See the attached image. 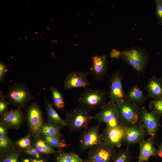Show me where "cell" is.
I'll return each mask as SVG.
<instances>
[{
	"label": "cell",
	"mask_w": 162,
	"mask_h": 162,
	"mask_svg": "<svg viewBox=\"0 0 162 162\" xmlns=\"http://www.w3.org/2000/svg\"><path fill=\"white\" fill-rule=\"evenodd\" d=\"M123 62L131 66L139 76H143L150 57L146 50L140 46H132L121 51Z\"/></svg>",
	"instance_id": "6da1fadb"
},
{
	"label": "cell",
	"mask_w": 162,
	"mask_h": 162,
	"mask_svg": "<svg viewBox=\"0 0 162 162\" xmlns=\"http://www.w3.org/2000/svg\"><path fill=\"white\" fill-rule=\"evenodd\" d=\"M108 93L100 88L86 89L78 98L80 106L88 112L101 108L106 103Z\"/></svg>",
	"instance_id": "7a4b0ae2"
},
{
	"label": "cell",
	"mask_w": 162,
	"mask_h": 162,
	"mask_svg": "<svg viewBox=\"0 0 162 162\" xmlns=\"http://www.w3.org/2000/svg\"><path fill=\"white\" fill-rule=\"evenodd\" d=\"M115 104L123 124L129 126L139 124L142 115V108L140 106L125 99Z\"/></svg>",
	"instance_id": "3957f363"
},
{
	"label": "cell",
	"mask_w": 162,
	"mask_h": 162,
	"mask_svg": "<svg viewBox=\"0 0 162 162\" xmlns=\"http://www.w3.org/2000/svg\"><path fill=\"white\" fill-rule=\"evenodd\" d=\"M6 97L10 104L20 107L25 106L33 98L26 83L16 82L8 87Z\"/></svg>",
	"instance_id": "277c9868"
},
{
	"label": "cell",
	"mask_w": 162,
	"mask_h": 162,
	"mask_svg": "<svg viewBox=\"0 0 162 162\" xmlns=\"http://www.w3.org/2000/svg\"><path fill=\"white\" fill-rule=\"evenodd\" d=\"M92 119V116L80 106L68 112L65 120L70 131L77 132L87 128L90 121Z\"/></svg>",
	"instance_id": "5b68a950"
},
{
	"label": "cell",
	"mask_w": 162,
	"mask_h": 162,
	"mask_svg": "<svg viewBox=\"0 0 162 162\" xmlns=\"http://www.w3.org/2000/svg\"><path fill=\"white\" fill-rule=\"evenodd\" d=\"M92 118L100 123H105L108 127H113L122 124L115 103L110 101L100 108Z\"/></svg>",
	"instance_id": "8992f818"
},
{
	"label": "cell",
	"mask_w": 162,
	"mask_h": 162,
	"mask_svg": "<svg viewBox=\"0 0 162 162\" xmlns=\"http://www.w3.org/2000/svg\"><path fill=\"white\" fill-rule=\"evenodd\" d=\"M116 153L114 147L103 142L89 149L88 159L93 162H111Z\"/></svg>",
	"instance_id": "52a82bcc"
},
{
	"label": "cell",
	"mask_w": 162,
	"mask_h": 162,
	"mask_svg": "<svg viewBox=\"0 0 162 162\" xmlns=\"http://www.w3.org/2000/svg\"><path fill=\"white\" fill-rule=\"evenodd\" d=\"M26 112L30 131L37 137L44 125L42 111L38 104L33 102L27 108Z\"/></svg>",
	"instance_id": "ba28073f"
},
{
	"label": "cell",
	"mask_w": 162,
	"mask_h": 162,
	"mask_svg": "<svg viewBox=\"0 0 162 162\" xmlns=\"http://www.w3.org/2000/svg\"><path fill=\"white\" fill-rule=\"evenodd\" d=\"M100 124L84 129L79 138L80 151H84L103 142L99 133Z\"/></svg>",
	"instance_id": "9c48e42d"
},
{
	"label": "cell",
	"mask_w": 162,
	"mask_h": 162,
	"mask_svg": "<svg viewBox=\"0 0 162 162\" xmlns=\"http://www.w3.org/2000/svg\"><path fill=\"white\" fill-rule=\"evenodd\" d=\"M122 74L118 70L110 78L108 95L110 102L116 103L124 99L126 93L122 86Z\"/></svg>",
	"instance_id": "30bf717a"
},
{
	"label": "cell",
	"mask_w": 162,
	"mask_h": 162,
	"mask_svg": "<svg viewBox=\"0 0 162 162\" xmlns=\"http://www.w3.org/2000/svg\"><path fill=\"white\" fill-rule=\"evenodd\" d=\"M125 125L122 124L113 127H106L101 134L103 142L119 148L124 143Z\"/></svg>",
	"instance_id": "8fae6325"
},
{
	"label": "cell",
	"mask_w": 162,
	"mask_h": 162,
	"mask_svg": "<svg viewBox=\"0 0 162 162\" xmlns=\"http://www.w3.org/2000/svg\"><path fill=\"white\" fill-rule=\"evenodd\" d=\"M142 108V115L139 124L145 129L147 134L154 139L156 132L160 126V117L150 111H148L144 106Z\"/></svg>",
	"instance_id": "7c38bea8"
},
{
	"label": "cell",
	"mask_w": 162,
	"mask_h": 162,
	"mask_svg": "<svg viewBox=\"0 0 162 162\" xmlns=\"http://www.w3.org/2000/svg\"><path fill=\"white\" fill-rule=\"evenodd\" d=\"M90 72L74 70L66 76L64 80V90L77 88H85L90 85L87 76Z\"/></svg>",
	"instance_id": "4fadbf2b"
},
{
	"label": "cell",
	"mask_w": 162,
	"mask_h": 162,
	"mask_svg": "<svg viewBox=\"0 0 162 162\" xmlns=\"http://www.w3.org/2000/svg\"><path fill=\"white\" fill-rule=\"evenodd\" d=\"M108 69V60L106 55H97L92 57L90 72L95 81L103 80Z\"/></svg>",
	"instance_id": "5bb4252c"
},
{
	"label": "cell",
	"mask_w": 162,
	"mask_h": 162,
	"mask_svg": "<svg viewBox=\"0 0 162 162\" xmlns=\"http://www.w3.org/2000/svg\"><path fill=\"white\" fill-rule=\"evenodd\" d=\"M146 135L145 129L140 124L126 125L124 135V143L129 146L139 143L145 139Z\"/></svg>",
	"instance_id": "9a60e30c"
},
{
	"label": "cell",
	"mask_w": 162,
	"mask_h": 162,
	"mask_svg": "<svg viewBox=\"0 0 162 162\" xmlns=\"http://www.w3.org/2000/svg\"><path fill=\"white\" fill-rule=\"evenodd\" d=\"M23 119V112L19 109L8 111L1 116V123L6 128H18Z\"/></svg>",
	"instance_id": "2e32d148"
},
{
	"label": "cell",
	"mask_w": 162,
	"mask_h": 162,
	"mask_svg": "<svg viewBox=\"0 0 162 162\" xmlns=\"http://www.w3.org/2000/svg\"><path fill=\"white\" fill-rule=\"evenodd\" d=\"M139 154L138 162L147 161L152 156H155L157 149L154 146V139L151 137L145 139L139 143Z\"/></svg>",
	"instance_id": "e0dca14e"
},
{
	"label": "cell",
	"mask_w": 162,
	"mask_h": 162,
	"mask_svg": "<svg viewBox=\"0 0 162 162\" xmlns=\"http://www.w3.org/2000/svg\"><path fill=\"white\" fill-rule=\"evenodd\" d=\"M145 88L148 92L147 97L155 100L162 98V82L155 76L149 78Z\"/></svg>",
	"instance_id": "ac0fdd59"
},
{
	"label": "cell",
	"mask_w": 162,
	"mask_h": 162,
	"mask_svg": "<svg viewBox=\"0 0 162 162\" xmlns=\"http://www.w3.org/2000/svg\"><path fill=\"white\" fill-rule=\"evenodd\" d=\"M124 99L140 106L145 102L146 97L137 85L135 84L129 89Z\"/></svg>",
	"instance_id": "d6986e66"
},
{
	"label": "cell",
	"mask_w": 162,
	"mask_h": 162,
	"mask_svg": "<svg viewBox=\"0 0 162 162\" xmlns=\"http://www.w3.org/2000/svg\"><path fill=\"white\" fill-rule=\"evenodd\" d=\"M14 146L9 138L7 133L6 128L0 124V150L1 153L5 154L14 150Z\"/></svg>",
	"instance_id": "ffe728a7"
},
{
	"label": "cell",
	"mask_w": 162,
	"mask_h": 162,
	"mask_svg": "<svg viewBox=\"0 0 162 162\" xmlns=\"http://www.w3.org/2000/svg\"><path fill=\"white\" fill-rule=\"evenodd\" d=\"M48 122L61 127L67 126L65 120L62 119L53 108L52 104L45 99Z\"/></svg>",
	"instance_id": "44dd1931"
},
{
	"label": "cell",
	"mask_w": 162,
	"mask_h": 162,
	"mask_svg": "<svg viewBox=\"0 0 162 162\" xmlns=\"http://www.w3.org/2000/svg\"><path fill=\"white\" fill-rule=\"evenodd\" d=\"M61 127L52 123L48 122L44 124L40 131L44 136L62 137L60 132Z\"/></svg>",
	"instance_id": "7402d4cb"
},
{
	"label": "cell",
	"mask_w": 162,
	"mask_h": 162,
	"mask_svg": "<svg viewBox=\"0 0 162 162\" xmlns=\"http://www.w3.org/2000/svg\"><path fill=\"white\" fill-rule=\"evenodd\" d=\"M53 100V103L55 107L59 110H63L64 109L65 104L63 95L54 86L50 88Z\"/></svg>",
	"instance_id": "603a6c76"
},
{
	"label": "cell",
	"mask_w": 162,
	"mask_h": 162,
	"mask_svg": "<svg viewBox=\"0 0 162 162\" xmlns=\"http://www.w3.org/2000/svg\"><path fill=\"white\" fill-rule=\"evenodd\" d=\"M57 162H82L80 156L74 153H66L60 151L56 158Z\"/></svg>",
	"instance_id": "cb8c5ba5"
},
{
	"label": "cell",
	"mask_w": 162,
	"mask_h": 162,
	"mask_svg": "<svg viewBox=\"0 0 162 162\" xmlns=\"http://www.w3.org/2000/svg\"><path fill=\"white\" fill-rule=\"evenodd\" d=\"M129 147L127 146L125 148L120 149L111 162H131L132 156Z\"/></svg>",
	"instance_id": "d4e9b609"
},
{
	"label": "cell",
	"mask_w": 162,
	"mask_h": 162,
	"mask_svg": "<svg viewBox=\"0 0 162 162\" xmlns=\"http://www.w3.org/2000/svg\"><path fill=\"white\" fill-rule=\"evenodd\" d=\"M61 137L44 136L45 141L52 147L56 148L61 151L62 149L66 147L67 145L65 141L62 140Z\"/></svg>",
	"instance_id": "484cf974"
},
{
	"label": "cell",
	"mask_w": 162,
	"mask_h": 162,
	"mask_svg": "<svg viewBox=\"0 0 162 162\" xmlns=\"http://www.w3.org/2000/svg\"><path fill=\"white\" fill-rule=\"evenodd\" d=\"M34 144V147L44 154H52L57 152L53 147L48 144L45 141L39 138H37L35 141Z\"/></svg>",
	"instance_id": "4316f807"
},
{
	"label": "cell",
	"mask_w": 162,
	"mask_h": 162,
	"mask_svg": "<svg viewBox=\"0 0 162 162\" xmlns=\"http://www.w3.org/2000/svg\"><path fill=\"white\" fill-rule=\"evenodd\" d=\"M149 107L152 113L160 117L162 116V98L151 101Z\"/></svg>",
	"instance_id": "83f0119b"
},
{
	"label": "cell",
	"mask_w": 162,
	"mask_h": 162,
	"mask_svg": "<svg viewBox=\"0 0 162 162\" xmlns=\"http://www.w3.org/2000/svg\"><path fill=\"white\" fill-rule=\"evenodd\" d=\"M155 16L160 25L162 26V0H155Z\"/></svg>",
	"instance_id": "f1b7e54d"
},
{
	"label": "cell",
	"mask_w": 162,
	"mask_h": 162,
	"mask_svg": "<svg viewBox=\"0 0 162 162\" xmlns=\"http://www.w3.org/2000/svg\"><path fill=\"white\" fill-rule=\"evenodd\" d=\"M6 98L5 95L0 91V115L1 116L8 112V105L10 104L9 102L6 100Z\"/></svg>",
	"instance_id": "f546056e"
},
{
	"label": "cell",
	"mask_w": 162,
	"mask_h": 162,
	"mask_svg": "<svg viewBox=\"0 0 162 162\" xmlns=\"http://www.w3.org/2000/svg\"><path fill=\"white\" fill-rule=\"evenodd\" d=\"M16 144L20 148L26 149L31 147L30 133H28L24 137L18 140L16 142Z\"/></svg>",
	"instance_id": "4dcf8cb0"
},
{
	"label": "cell",
	"mask_w": 162,
	"mask_h": 162,
	"mask_svg": "<svg viewBox=\"0 0 162 162\" xmlns=\"http://www.w3.org/2000/svg\"><path fill=\"white\" fill-rule=\"evenodd\" d=\"M19 154L16 152H12L4 154L1 162H18Z\"/></svg>",
	"instance_id": "1f68e13d"
},
{
	"label": "cell",
	"mask_w": 162,
	"mask_h": 162,
	"mask_svg": "<svg viewBox=\"0 0 162 162\" xmlns=\"http://www.w3.org/2000/svg\"><path fill=\"white\" fill-rule=\"evenodd\" d=\"M8 67L6 64L2 62L0 63V82L5 83L4 79L8 71Z\"/></svg>",
	"instance_id": "d6a6232c"
},
{
	"label": "cell",
	"mask_w": 162,
	"mask_h": 162,
	"mask_svg": "<svg viewBox=\"0 0 162 162\" xmlns=\"http://www.w3.org/2000/svg\"><path fill=\"white\" fill-rule=\"evenodd\" d=\"M25 151L27 154L34 156L37 158H39L40 155L42 154V153L35 147H31L26 149Z\"/></svg>",
	"instance_id": "836d02e7"
},
{
	"label": "cell",
	"mask_w": 162,
	"mask_h": 162,
	"mask_svg": "<svg viewBox=\"0 0 162 162\" xmlns=\"http://www.w3.org/2000/svg\"><path fill=\"white\" fill-rule=\"evenodd\" d=\"M110 56L112 58L119 59L121 57V51L116 49H112L110 52Z\"/></svg>",
	"instance_id": "e575fe53"
},
{
	"label": "cell",
	"mask_w": 162,
	"mask_h": 162,
	"mask_svg": "<svg viewBox=\"0 0 162 162\" xmlns=\"http://www.w3.org/2000/svg\"><path fill=\"white\" fill-rule=\"evenodd\" d=\"M155 156L162 158V142L157 149Z\"/></svg>",
	"instance_id": "d590c367"
},
{
	"label": "cell",
	"mask_w": 162,
	"mask_h": 162,
	"mask_svg": "<svg viewBox=\"0 0 162 162\" xmlns=\"http://www.w3.org/2000/svg\"><path fill=\"white\" fill-rule=\"evenodd\" d=\"M32 162H45L44 160H37L35 159H30Z\"/></svg>",
	"instance_id": "8d00e7d4"
},
{
	"label": "cell",
	"mask_w": 162,
	"mask_h": 162,
	"mask_svg": "<svg viewBox=\"0 0 162 162\" xmlns=\"http://www.w3.org/2000/svg\"><path fill=\"white\" fill-rule=\"evenodd\" d=\"M82 162H93L88 159H86L83 160Z\"/></svg>",
	"instance_id": "74e56055"
},
{
	"label": "cell",
	"mask_w": 162,
	"mask_h": 162,
	"mask_svg": "<svg viewBox=\"0 0 162 162\" xmlns=\"http://www.w3.org/2000/svg\"><path fill=\"white\" fill-rule=\"evenodd\" d=\"M23 162H30L29 160L28 159H24L23 160Z\"/></svg>",
	"instance_id": "f35d334b"
},
{
	"label": "cell",
	"mask_w": 162,
	"mask_h": 162,
	"mask_svg": "<svg viewBox=\"0 0 162 162\" xmlns=\"http://www.w3.org/2000/svg\"><path fill=\"white\" fill-rule=\"evenodd\" d=\"M160 79V80H161V82H162V74H161V76H160V78H159Z\"/></svg>",
	"instance_id": "ab89813d"
}]
</instances>
